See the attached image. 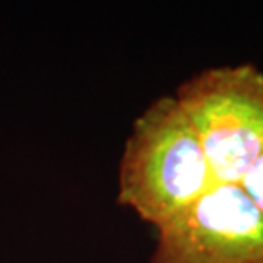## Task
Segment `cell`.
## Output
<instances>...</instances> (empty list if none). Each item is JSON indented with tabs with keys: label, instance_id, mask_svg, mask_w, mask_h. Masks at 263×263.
Returning <instances> with one entry per match:
<instances>
[{
	"label": "cell",
	"instance_id": "6da1fadb",
	"mask_svg": "<svg viewBox=\"0 0 263 263\" xmlns=\"http://www.w3.org/2000/svg\"><path fill=\"white\" fill-rule=\"evenodd\" d=\"M217 185L198 135L175 96L134 122L118 170V202L144 222L166 224Z\"/></svg>",
	"mask_w": 263,
	"mask_h": 263
},
{
	"label": "cell",
	"instance_id": "7a4b0ae2",
	"mask_svg": "<svg viewBox=\"0 0 263 263\" xmlns=\"http://www.w3.org/2000/svg\"><path fill=\"white\" fill-rule=\"evenodd\" d=\"M175 98L190 118L217 183L241 185L263 154V70L255 64L210 67Z\"/></svg>",
	"mask_w": 263,
	"mask_h": 263
},
{
	"label": "cell",
	"instance_id": "3957f363",
	"mask_svg": "<svg viewBox=\"0 0 263 263\" xmlns=\"http://www.w3.org/2000/svg\"><path fill=\"white\" fill-rule=\"evenodd\" d=\"M156 231L151 263H263V214L241 185L217 183Z\"/></svg>",
	"mask_w": 263,
	"mask_h": 263
},
{
	"label": "cell",
	"instance_id": "277c9868",
	"mask_svg": "<svg viewBox=\"0 0 263 263\" xmlns=\"http://www.w3.org/2000/svg\"><path fill=\"white\" fill-rule=\"evenodd\" d=\"M241 186L263 214V154L245 176V180L241 181Z\"/></svg>",
	"mask_w": 263,
	"mask_h": 263
}]
</instances>
